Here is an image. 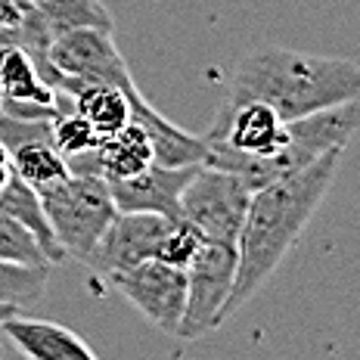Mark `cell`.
I'll return each mask as SVG.
<instances>
[{
  "instance_id": "603a6c76",
  "label": "cell",
  "mask_w": 360,
  "mask_h": 360,
  "mask_svg": "<svg viewBox=\"0 0 360 360\" xmlns=\"http://www.w3.org/2000/svg\"><path fill=\"white\" fill-rule=\"evenodd\" d=\"M6 177H10V155H6V149L0 146V186H4Z\"/></svg>"
},
{
  "instance_id": "7402d4cb",
  "label": "cell",
  "mask_w": 360,
  "mask_h": 360,
  "mask_svg": "<svg viewBox=\"0 0 360 360\" xmlns=\"http://www.w3.org/2000/svg\"><path fill=\"white\" fill-rule=\"evenodd\" d=\"M100 143V134L94 131V124L87 122L84 115H78L75 109L59 112L53 118V146L69 159V155H81L90 153Z\"/></svg>"
},
{
  "instance_id": "484cf974",
  "label": "cell",
  "mask_w": 360,
  "mask_h": 360,
  "mask_svg": "<svg viewBox=\"0 0 360 360\" xmlns=\"http://www.w3.org/2000/svg\"><path fill=\"white\" fill-rule=\"evenodd\" d=\"M0 96H4V94H0Z\"/></svg>"
},
{
  "instance_id": "7c38bea8",
  "label": "cell",
  "mask_w": 360,
  "mask_h": 360,
  "mask_svg": "<svg viewBox=\"0 0 360 360\" xmlns=\"http://www.w3.org/2000/svg\"><path fill=\"white\" fill-rule=\"evenodd\" d=\"M127 106H131V122H137L146 131L149 143H153V155L159 165H196L205 155V140L196 134L180 131L174 122L162 115L159 109H153L143 100V94L137 84H127Z\"/></svg>"
},
{
  "instance_id": "ba28073f",
  "label": "cell",
  "mask_w": 360,
  "mask_h": 360,
  "mask_svg": "<svg viewBox=\"0 0 360 360\" xmlns=\"http://www.w3.org/2000/svg\"><path fill=\"white\" fill-rule=\"evenodd\" d=\"M168 224L171 217L153 214V212H115L109 227L103 230V236L96 239V245L84 258V264L96 276L109 280L118 270H127L137 261L153 258Z\"/></svg>"
},
{
  "instance_id": "5bb4252c",
  "label": "cell",
  "mask_w": 360,
  "mask_h": 360,
  "mask_svg": "<svg viewBox=\"0 0 360 360\" xmlns=\"http://www.w3.org/2000/svg\"><path fill=\"white\" fill-rule=\"evenodd\" d=\"M94 159H96V171L106 180H112V177H134L146 165H153L155 155L143 127L137 122H127L115 134L100 137V143L94 149Z\"/></svg>"
},
{
  "instance_id": "9a60e30c",
  "label": "cell",
  "mask_w": 360,
  "mask_h": 360,
  "mask_svg": "<svg viewBox=\"0 0 360 360\" xmlns=\"http://www.w3.org/2000/svg\"><path fill=\"white\" fill-rule=\"evenodd\" d=\"M124 87L100 84V81H84V84H75L69 94H59V96H69V109H75L78 115H84L87 122L94 124V131L100 134V137H106V134H115L118 127H124L131 122V106H127Z\"/></svg>"
},
{
  "instance_id": "6da1fadb",
  "label": "cell",
  "mask_w": 360,
  "mask_h": 360,
  "mask_svg": "<svg viewBox=\"0 0 360 360\" xmlns=\"http://www.w3.org/2000/svg\"><path fill=\"white\" fill-rule=\"evenodd\" d=\"M342 153L345 149H333L307 168L252 193L236 236V276L224 307V320L258 295L274 270L286 261L289 249L298 243L302 230L311 224L314 212L333 186Z\"/></svg>"
},
{
  "instance_id": "9c48e42d",
  "label": "cell",
  "mask_w": 360,
  "mask_h": 360,
  "mask_svg": "<svg viewBox=\"0 0 360 360\" xmlns=\"http://www.w3.org/2000/svg\"><path fill=\"white\" fill-rule=\"evenodd\" d=\"M196 165H146L134 177L106 180L118 212H153L165 217H180V193L193 177Z\"/></svg>"
},
{
  "instance_id": "d4e9b609",
  "label": "cell",
  "mask_w": 360,
  "mask_h": 360,
  "mask_svg": "<svg viewBox=\"0 0 360 360\" xmlns=\"http://www.w3.org/2000/svg\"><path fill=\"white\" fill-rule=\"evenodd\" d=\"M19 4H22V6H32V4H37V0H19Z\"/></svg>"
},
{
  "instance_id": "52a82bcc",
  "label": "cell",
  "mask_w": 360,
  "mask_h": 360,
  "mask_svg": "<svg viewBox=\"0 0 360 360\" xmlns=\"http://www.w3.org/2000/svg\"><path fill=\"white\" fill-rule=\"evenodd\" d=\"M109 286L137 307L140 314L162 333L177 335L186 302V270L165 264L159 258L137 261L134 267L109 276Z\"/></svg>"
},
{
  "instance_id": "3957f363",
  "label": "cell",
  "mask_w": 360,
  "mask_h": 360,
  "mask_svg": "<svg viewBox=\"0 0 360 360\" xmlns=\"http://www.w3.org/2000/svg\"><path fill=\"white\" fill-rule=\"evenodd\" d=\"M44 205V214L50 221L56 243L63 245L65 258L84 261L109 221L115 217V202H112L109 184L103 174L81 171L59 180L56 186L37 193Z\"/></svg>"
},
{
  "instance_id": "8992f818",
  "label": "cell",
  "mask_w": 360,
  "mask_h": 360,
  "mask_svg": "<svg viewBox=\"0 0 360 360\" xmlns=\"http://www.w3.org/2000/svg\"><path fill=\"white\" fill-rule=\"evenodd\" d=\"M249 199L252 190L236 174L199 162L180 193V217L190 221L205 239L236 245Z\"/></svg>"
},
{
  "instance_id": "e0dca14e",
  "label": "cell",
  "mask_w": 360,
  "mask_h": 360,
  "mask_svg": "<svg viewBox=\"0 0 360 360\" xmlns=\"http://www.w3.org/2000/svg\"><path fill=\"white\" fill-rule=\"evenodd\" d=\"M34 13L41 16L50 37H59L75 28H103L115 32L112 13L103 6V0H37Z\"/></svg>"
},
{
  "instance_id": "30bf717a",
  "label": "cell",
  "mask_w": 360,
  "mask_h": 360,
  "mask_svg": "<svg viewBox=\"0 0 360 360\" xmlns=\"http://www.w3.org/2000/svg\"><path fill=\"white\" fill-rule=\"evenodd\" d=\"M245 155H274L286 146V122L264 103L221 106L212 131L205 134Z\"/></svg>"
},
{
  "instance_id": "ffe728a7",
  "label": "cell",
  "mask_w": 360,
  "mask_h": 360,
  "mask_svg": "<svg viewBox=\"0 0 360 360\" xmlns=\"http://www.w3.org/2000/svg\"><path fill=\"white\" fill-rule=\"evenodd\" d=\"M0 258L4 261H16V264H32V267H53L47 261L44 249L37 245V239L28 233L25 227L10 217L0 208Z\"/></svg>"
},
{
  "instance_id": "4fadbf2b",
  "label": "cell",
  "mask_w": 360,
  "mask_h": 360,
  "mask_svg": "<svg viewBox=\"0 0 360 360\" xmlns=\"http://www.w3.org/2000/svg\"><path fill=\"white\" fill-rule=\"evenodd\" d=\"M0 208H4L10 217H16L22 227L37 239V245L44 249L50 264H63V261H69L65 252H63V245L56 243L53 230H50V221H47V214H44L37 190L28 186L13 168H10V177H6L4 186H0Z\"/></svg>"
},
{
  "instance_id": "cb8c5ba5",
  "label": "cell",
  "mask_w": 360,
  "mask_h": 360,
  "mask_svg": "<svg viewBox=\"0 0 360 360\" xmlns=\"http://www.w3.org/2000/svg\"><path fill=\"white\" fill-rule=\"evenodd\" d=\"M10 314H16V304H0V323H4Z\"/></svg>"
},
{
  "instance_id": "2e32d148",
  "label": "cell",
  "mask_w": 360,
  "mask_h": 360,
  "mask_svg": "<svg viewBox=\"0 0 360 360\" xmlns=\"http://www.w3.org/2000/svg\"><path fill=\"white\" fill-rule=\"evenodd\" d=\"M0 100L59 103V94L37 75L32 56L16 44H0Z\"/></svg>"
},
{
  "instance_id": "7a4b0ae2",
  "label": "cell",
  "mask_w": 360,
  "mask_h": 360,
  "mask_svg": "<svg viewBox=\"0 0 360 360\" xmlns=\"http://www.w3.org/2000/svg\"><path fill=\"white\" fill-rule=\"evenodd\" d=\"M360 96V65L348 56H317L286 47H264L239 59L224 106L264 103L283 118H302L317 109Z\"/></svg>"
},
{
  "instance_id": "ac0fdd59",
  "label": "cell",
  "mask_w": 360,
  "mask_h": 360,
  "mask_svg": "<svg viewBox=\"0 0 360 360\" xmlns=\"http://www.w3.org/2000/svg\"><path fill=\"white\" fill-rule=\"evenodd\" d=\"M10 168L25 180L28 186H34L37 193L56 186L59 180H65L72 174L65 155L53 146V140H28V143L13 146L10 153Z\"/></svg>"
},
{
  "instance_id": "277c9868",
  "label": "cell",
  "mask_w": 360,
  "mask_h": 360,
  "mask_svg": "<svg viewBox=\"0 0 360 360\" xmlns=\"http://www.w3.org/2000/svg\"><path fill=\"white\" fill-rule=\"evenodd\" d=\"M236 276V245L205 239L186 264V302L177 326V339H202L224 323L230 289Z\"/></svg>"
},
{
  "instance_id": "5b68a950",
  "label": "cell",
  "mask_w": 360,
  "mask_h": 360,
  "mask_svg": "<svg viewBox=\"0 0 360 360\" xmlns=\"http://www.w3.org/2000/svg\"><path fill=\"white\" fill-rule=\"evenodd\" d=\"M47 84L56 94H69L75 84L100 81V84H131L124 56L118 53L112 32L103 28H75L50 41L47 47Z\"/></svg>"
},
{
  "instance_id": "d6986e66",
  "label": "cell",
  "mask_w": 360,
  "mask_h": 360,
  "mask_svg": "<svg viewBox=\"0 0 360 360\" xmlns=\"http://www.w3.org/2000/svg\"><path fill=\"white\" fill-rule=\"evenodd\" d=\"M50 267L16 264V261L0 258V304H28L37 302L47 289Z\"/></svg>"
},
{
  "instance_id": "8fae6325",
  "label": "cell",
  "mask_w": 360,
  "mask_h": 360,
  "mask_svg": "<svg viewBox=\"0 0 360 360\" xmlns=\"http://www.w3.org/2000/svg\"><path fill=\"white\" fill-rule=\"evenodd\" d=\"M4 335L10 339L25 357L34 360H94L96 351L81 339L75 329L50 323V320H34V317H19V314H10V317L0 323Z\"/></svg>"
},
{
  "instance_id": "44dd1931",
  "label": "cell",
  "mask_w": 360,
  "mask_h": 360,
  "mask_svg": "<svg viewBox=\"0 0 360 360\" xmlns=\"http://www.w3.org/2000/svg\"><path fill=\"white\" fill-rule=\"evenodd\" d=\"M202 243H205V236H202L190 221H184V217H171V224L165 227L159 245H155L153 258H159V261H165V264H174V267L186 270V264L193 261V255L199 252Z\"/></svg>"
}]
</instances>
